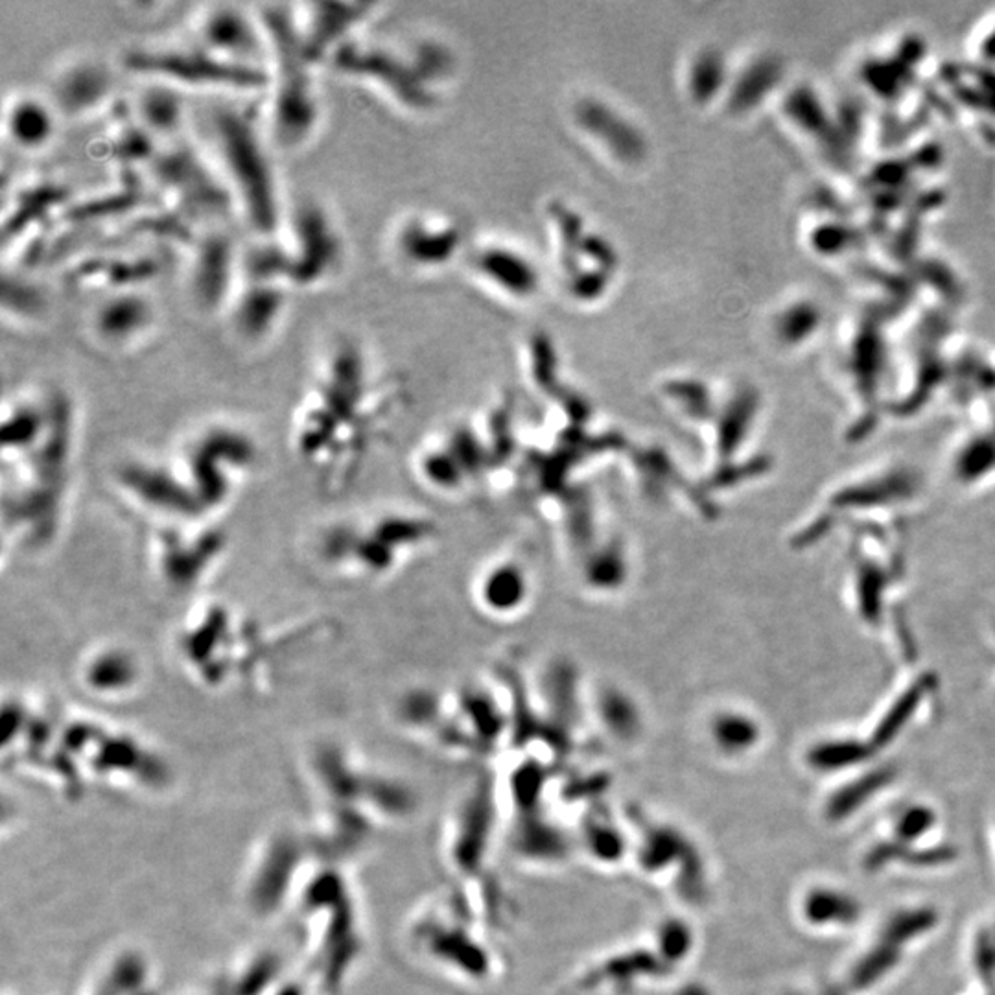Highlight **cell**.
Segmentation results:
<instances>
[{
	"label": "cell",
	"instance_id": "6da1fadb",
	"mask_svg": "<svg viewBox=\"0 0 995 995\" xmlns=\"http://www.w3.org/2000/svg\"><path fill=\"white\" fill-rule=\"evenodd\" d=\"M2 560L51 551L67 526L79 459L78 407L62 387L4 398L0 426Z\"/></svg>",
	"mask_w": 995,
	"mask_h": 995
},
{
	"label": "cell",
	"instance_id": "7a4b0ae2",
	"mask_svg": "<svg viewBox=\"0 0 995 995\" xmlns=\"http://www.w3.org/2000/svg\"><path fill=\"white\" fill-rule=\"evenodd\" d=\"M261 459L249 428L231 419L205 420L171 450L117 464L113 489L144 527L226 522Z\"/></svg>",
	"mask_w": 995,
	"mask_h": 995
},
{
	"label": "cell",
	"instance_id": "3957f363",
	"mask_svg": "<svg viewBox=\"0 0 995 995\" xmlns=\"http://www.w3.org/2000/svg\"><path fill=\"white\" fill-rule=\"evenodd\" d=\"M327 634L321 617L270 620L238 601L201 594L172 631L183 679L205 696H264L284 664Z\"/></svg>",
	"mask_w": 995,
	"mask_h": 995
},
{
	"label": "cell",
	"instance_id": "277c9868",
	"mask_svg": "<svg viewBox=\"0 0 995 995\" xmlns=\"http://www.w3.org/2000/svg\"><path fill=\"white\" fill-rule=\"evenodd\" d=\"M387 404L351 340L322 352L289 415L288 445L303 472L327 496L362 475L384 434Z\"/></svg>",
	"mask_w": 995,
	"mask_h": 995
},
{
	"label": "cell",
	"instance_id": "5b68a950",
	"mask_svg": "<svg viewBox=\"0 0 995 995\" xmlns=\"http://www.w3.org/2000/svg\"><path fill=\"white\" fill-rule=\"evenodd\" d=\"M420 522L395 511L338 516L317 532L311 554L319 570L343 583H371L401 568L423 537Z\"/></svg>",
	"mask_w": 995,
	"mask_h": 995
},
{
	"label": "cell",
	"instance_id": "8992f818",
	"mask_svg": "<svg viewBox=\"0 0 995 995\" xmlns=\"http://www.w3.org/2000/svg\"><path fill=\"white\" fill-rule=\"evenodd\" d=\"M270 45V131L284 150L305 146L321 122L317 97L316 63L306 54L295 23L286 8H267L261 15Z\"/></svg>",
	"mask_w": 995,
	"mask_h": 995
},
{
	"label": "cell",
	"instance_id": "52a82bcc",
	"mask_svg": "<svg viewBox=\"0 0 995 995\" xmlns=\"http://www.w3.org/2000/svg\"><path fill=\"white\" fill-rule=\"evenodd\" d=\"M216 146L227 182L249 226L261 238L277 237L283 201L266 142L248 114L226 109L215 117Z\"/></svg>",
	"mask_w": 995,
	"mask_h": 995
},
{
	"label": "cell",
	"instance_id": "ba28073f",
	"mask_svg": "<svg viewBox=\"0 0 995 995\" xmlns=\"http://www.w3.org/2000/svg\"><path fill=\"white\" fill-rule=\"evenodd\" d=\"M231 551L227 522L144 527L147 568L172 594L198 598Z\"/></svg>",
	"mask_w": 995,
	"mask_h": 995
},
{
	"label": "cell",
	"instance_id": "9c48e42d",
	"mask_svg": "<svg viewBox=\"0 0 995 995\" xmlns=\"http://www.w3.org/2000/svg\"><path fill=\"white\" fill-rule=\"evenodd\" d=\"M125 67L163 86L264 91L270 87V68L249 67L209 51L199 41L179 45H152L128 52Z\"/></svg>",
	"mask_w": 995,
	"mask_h": 995
},
{
	"label": "cell",
	"instance_id": "30bf717a",
	"mask_svg": "<svg viewBox=\"0 0 995 995\" xmlns=\"http://www.w3.org/2000/svg\"><path fill=\"white\" fill-rule=\"evenodd\" d=\"M289 266V283L314 288L340 272L343 242L340 229L317 201H305L289 221V242L283 245Z\"/></svg>",
	"mask_w": 995,
	"mask_h": 995
},
{
	"label": "cell",
	"instance_id": "8fae6325",
	"mask_svg": "<svg viewBox=\"0 0 995 995\" xmlns=\"http://www.w3.org/2000/svg\"><path fill=\"white\" fill-rule=\"evenodd\" d=\"M74 682L91 701L124 704L146 690V661L130 644L102 639L79 653L74 664Z\"/></svg>",
	"mask_w": 995,
	"mask_h": 995
},
{
	"label": "cell",
	"instance_id": "7c38bea8",
	"mask_svg": "<svg viewBox=\"0 0 995 995\" xmlns=\"http://www.w3.org/2000/svg\"><path fill=\"white\" fill-rule=\"evenodd\" d=\"M196 41L218 56L249 67L270 68V45L261 19L232 7L209 8L198 19Z\"/></svg>",
	"mask_w": 995,
	"mask_h": 995
},
{
	"label": "cell",
	"instance_id": "4fadbf2b",
	"mask_svg": "<svg viewBox=\"0 0 995 995\" xmlns=\"http://www.w3.org/2000/svg\"><path fill=\"white\" fill-rule=\"evenodd\" d=\"M242 286L231 300L234 332L245 343H262L275 332L286 310V286L275 278L240 277Z\"/></svg>",
	"mask_w": 995,
	"mask_h": 995
},
{
	"label": "cell",
	"instance_id": "5bb4252c",
	"mask_svg": "<svg viewBox=\"0 0 995 995\" xmlns=\"http://www.w3.org/2000/svg\"><path fill=\"white\" fill-rule=\"evenodd\" d=\"M155 322V306L141 292L111 294L92 314V335L98 343L113 351H128L150 335Z\"/></svg>",
	"mask_w": 995,
	"mask_h": 995
},
{
	"label": "cell",
	"instance_id": "9a60e30c",
	"mask_svg": "<svg viewBox=\"0 0 995 995\" xmlns=\"http://www.w3.org/2000/svg\"><path fill=\"white\" fill-rule=\"evenodd\" d=\"M295 15L300 40L311 62L321 65L349 43V35L368 15L369 7L346 2H311Z\"/></svg>",
	"mask_w": 995,
	"mask_h": 995
},
{
	"label": "cell",
	"instance_id": "2e32d148",
	"mask_svg": "<svg viewBox=\"0 0 995 995\" xmlns=\"http://www.w3.org/2000/svg\"><path fill=\"white\" fill-rule=\"evenodd\" d=\"M240 259L226 234H210L198 249L190 272V286L199 305L212 311L237 294Z\"/></svg>",
	"mask_w": 995,
	"mask_h": 995
},
{
	"label": "cell",
	"instance_id": "e0dca14e",
	"mask_svg": "<svg viewBox=\"0 0 995 995\" xmlns=\"http://www.w3.org/2000/svg\"><path fill=\"white\" fill-rule=\"evenodd\" d=\"M54 133L56 117L45 100L24 92L8 100L4 106V135L18 150H43Z\"/></svg>",
	"mask_w": 995,
	"mask_h": 995
},
{
	"label": "cell",
	"instance_id": "ac0fdd59",
	"mask_svg": "<svg viewBox=\"0 0 995 995\" xmlns=\"http://www.w3.org/2000/svg\"><path fill=\"white\" fill-rule=\"evenodd\" d=\"M57 100L70 113H81L102 102L109 92V76L95 62L73 63L57 76Z\"/></svg>",
	"mask_w": 995,
	"mask_h": 995
},
{
	"label": "cell",
	"instance_id": "d6986e66",
	"mask_svg": "<svg viewBox=\"0 0 995 995\" xmlns=\"http://www.w3.org/2000/svg\"><path fill=\"white\" fill-rule=\"evenodd\" d=\"M803 917L817 928L822 926H852L861 917L855 898L835 888H814L803 899Z\"/></svg>",
	"mask_w": 995,
	"mask_h": 995
},
{
	"label": "cell",
	"instance_id": "ffe728a7",
	"mask_svg": "<svg viewBox=\"0 0 995 995\" xmlns=\"http://www.w3.org/2000/svg\"><path fill=\"white\" fill-rule=\"evenodd\" d=\"M871 745L855 740L820 741L809 748L808 764L819 773H841L865 764L872 756Z\"/></svg>",
	"mask_w": 995,
	"mask_h": 995
},
{
	"label": "cell",
	"instance_id": "44dd1931",
	"mask_svg": "<svg viewBox=\"0 0 995 995\" xmlns=\"http://www.w3.org/2000/svg\"><path fill=\"white\" fill-rule=\"evenodd\" d=\"M890 778L893 776L885 769L871 770L866 775H861L857 780L839 789L830 798V802L825 806V814L832 820L849 819L850 814L857 813V809L863 808L868 800L874 798V795L882 791Z\"/></svg>",
	"mask_w": 995,
	"mask_h": 995
},
{
	"label": "cell",
	"instance_id": "7402d4cb",
	"mask_svg": "<svg viewBox=\"0 0 995 995\" xmlns=\"http://www.w3.org/2000/svg\"><path fill=\"white\" fill-rule=\"evenodd\" d=\"M898 962L896 945L888 944L885 940L879 942L876 950L868 951L852 973V984L857 988H866L877 983L883 975H887Z\"/></svg>",
	"mask_w": 995,
	"mask_h": 995
},
{
	"label": "cell",
	"instance_id": "603a6c76",
	"mask_svg": "<svg viewBox=\"0 0 995 995\" xmlns=\"http://www.w3.org/2000/svg\"><path fill=\"white\" fill-rule=\"evenodd\" d=\"M933 922L934 915L931 910L901 912L888 922L887 929L883 933V940L898 948L904 940L917 939L920 934L926 933Z\"/></svg>",
	"mask_w": 995,
	"mask_h": 995
},
{
	"label": "cell",
	"instance_id": "cb8c5ba5",
	"mask_svg": "<svg viewBox=\"0 0 995 995\" xmlns=\"http://www.w3.org/2000/svg\"><path fill=\"white\" fill-rule=\"evenodd\" d=\"M142 113H144L147 124L157 130H168L176 124L177 117H179L176 95L168 91L166 86L161 91L147 92L142 102Z\"/></svg>",
	"mask_w": 995,
	"mask_h": 995
},
{
	"label": "cell",
	"instance_id": "d4e9b609",
	"mask_svg": "<svg viewBox=\"0 0 995 995\" xmlns=\"http://www.w3.org/2000/svg\"><path fill=\"white\" fill-rule=\"evenodd\" d=\"M933 824V809L926 808V806H910V808L904 809V813L898 817L896 835H898L899 843H912L926 835Z\"/></svg>",
	"mask_w": 995,
	"mask_h": 995
},
{
	"label": "cell",
	"instance_id": "484cf974",
	"mask_svg": "<svg viewBox=\"0 0 995 995\" xmlns=\"http://www.w3.org/2000/svg\"><path fill=\"white\" fill-rule=\"evenodd\" d=\"M992 940H994V948H995V937H994V939H992Z\"/></svg>",
	"mask_w": 995,
	"mask_h": 995
}]
</instances>
